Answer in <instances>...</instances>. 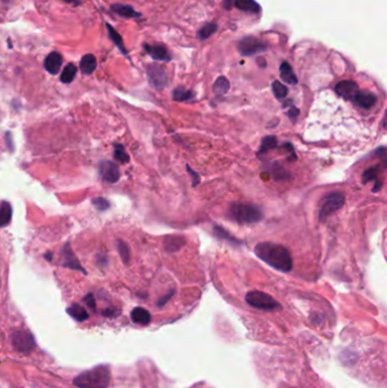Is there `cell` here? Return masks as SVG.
Instances as JSON below:
<instances>
[{"instance_id": "obj_1", "label": "cell", "mask_w": 387, "mask_h": 388, "mask_svg": "<svg viewBox=\"0 0 387 388\" xmlns=\"http://www.w3.org/2000/svg\"><path fill=\"white\" fill-rule=\"evenodd\" d=\"M254 253L262 261L282 272H291L293 261L290 251L281 244L261 242L254 248Z\"/></svg>"}, {"instance_id": "obj_2", "label": "cell", "mask_w": 387, "mask_h": 388, "mask_svg": "<svg viewBox=\"0 0 387 388\" xmlns=\"http://www.w3.org/2000/svg\"><path fill=\"white\" fill-rule=\"evenodd\" d=\"M78 388H107L110 384V369L108 366H98L79 373L73 380Z\"/></svg>"}, {"instance_id": "obj_3", "label": "cell", "mask_w": 387, "mask_h": 388, "mask_svg": "<svg viewBox=\"0 0 387 388\" xmlns=\"http://www.w3.org/2000/svg\"><path fill=\"white\" fill-rule=\"evenodd\" d=\"M227 216L230 217V219L241 225L259 223L264 218L260 208L251 203L241 202H234L231 204L229 211H227Z\"/></svg>"}, {"instance_id": "obj_4", "label": "cell", "mask_w": 387, "mask_h": 388, "mask_svg": "<svg viewBox=\"0 0 387 388\" xmlns=\"http://www.w3.org/2000/svg\"><path fill=\"white\" fill-rule=\"evenodd\" d=\"M245 301L249 306L265 311H272L281 308L279 303L274 297L267 293L260 292V291H252L245 295Z\"/></svg>"}, {"instance_id": "obj_5", "label": "cell", "mask_w": 387, "mask_h": 388, "mask_svg": "<svg viewBox=\"0 0 387 388\" xmlns=\"http://www.w3.org/2000/svg\"><path fill=\"white\" fill-rule=\"evenodd\" d=\"M345 197L340 192H331L324 196L321 201V207L319 210V220L325 221L330 214L336 213L344 206Z\"/></svg>"}, {"instance_id": "obj_6", "label": "cell", "mask_w": 387, "mask_h": 388, "mask_svg": "<svg viewBox=\"0 0 387 388\" xmlns=\"http://www.w3.org/2000/svg\"><path fill=\"white\" fill-rule=\"evenodd\" d=\"M12 344L17 352L29 354L36 348V341L30 331L16 330L12 334Z\"/></svg>"}, {"instance_id": "obj_7", "label": "cell", "mask_w": 387, "mask_h": 388, "mask_svg": "<svg viewBox=\"0 0 387 388\" xmlns=\"http://www.w3.org/2000/svg\"><path fill=\"white\" fill-rule=\"evenodd\" d=\"M266 49H267V44L253 37L244 38L238 43V51L243 56H252V55L260 54Z\"/></svg>"}, {"instance_id": "obj_8", "label": "cell", "mask_w": 387, "mask_h": 388, "mask_svg": "<svg viewBox=\"0 0 387 388\" xmlns=\"http://www.w3.org/2000/svg\"><path fill=\"white\" fill-rule=\"evenodd\" d=\"M99 174L103 181L109 183V184H114V183L118 182L120 177L119 168L117 167L116 164H114L113 161L109 160H102L99 165Z\"/></svg>"}, {"instance_id": "obj_9", "label": "cell", "mask_w": 387, "mask_h": 388, "mask_svg": "<svg viewBox=\"0 0 387 388\" xmlns=\"http://www.w3.org/2000/svg\"><path fill=\"white\" fill-rule=\"evenodd\" d=\"M61 266H63L64 268L77 270V272H81L84 273V275H86L85 269L83 268L82 265L78 261V259L77 258V255L74 254L73 251H72L70 242H67V243L64 245V248L61 249Z\"/></svg>"}, {"instance_id": "obj_10", "label": "cell", "mask_w": 387, "mask_h": 388, "mask_svg": "<svg viewBox=\"0 0 387 388\" xmlns=\"http://www.w3.org/2000/svg\"><path fill=\"white\" fill-rule=\"evenodd\" d=\"M148 76H149L150 84L157 89H162L167 85L168 78L166 71L159 65L148 66Z\"/></svg>"}, {"instance_id": "obj_11", "label": "cell", "mask_w": 387, "mask_h": 388, "mask_svg": "<svg viewBox=\"0 0 387 388\" xmlns=\"http://www.w3.org/2000/svg\"><path fill=\"white\" fill-rule=\"evenodd\" d=\"M359 91L358 84L353 81H342L335 86V92L344 100H352Z\"/></svg>"}, {"instance_id": "obj_12", "label": "cell", "mask_w": 387, "mask_h": 388, "mask_svg": "<svg viewBox=\"0 0 387 388\" xmlns=\"http://www.w3.org/2000/svg\"><path fill=\"white\" fill-rule=\"evenodd\" d=\"M144 50L149 54V56L158 61H169L172 59L171 55L162 44H144Z\"/></svg>"}, {"instance_id": "obj_13", "label": "cell", "mask_w": 387, "mask_h": 388, "mask_svg": "<svg viewBox=\"0 0 387 388\" xmlns=\"http://www.w3.org/2000/svg\"><path fill=\"white\" fill-rule=\"evenodd\" d=\"M61 64H63V57H61L59 53H56V51L50 53L46 59H44V68L51 75H56L59 72Z\"/></svg>"}, {"instance_id": "obj_14", "label": "cell", "mask_w": 387, "mask_h": 388, "mask_svg": "<svg viewBox=\"0 0 387 388\" xmlns=\"http://www.w3.org/2000/svg\"><path fill=\"white\" fill-rule=\"evenodd\" d=\"M352 101H353L355 105L359 107V108L370 109L376 105V102H377V98H376V96L371 95V93L359 91L357 95L354 96V98L352 99Z\"/></svg>"}, {"instance_id": "obj_15", "label": "cell", "mask_w": 387, "mask_h": 388, "mask_svg": "<svg viewBox=\"0 0 387 388\" xmlns=\"http://www.w3.org/2000/svg\"><path fill=\"white\" fill-rule=\"evenodd\" d=\"M110 9H112L114 13L118 14V15H120L122 17H125V19H134V17L141 16L140 13H137L136 10H134L133 7H131L129 5L115 3V5L110 6Z\"/></svg>"}, {"instance_id": "obj_16", "label": "cell", "mask_w": 387, "mask_h": 388, "mask_svg": "<svg viewBox=\"0 0 387 388\" xmlns=\"http://www.w3.org/2000/svg\"><path fill=\"white\" fill-rule=\"evenodd\" d=\"M131 319L133 320V323L139 325H148L151 321V314L148 310L143 309V308H134L131 312Z\"/></svg>"}, {"instance_id": "obj_17", "label": "cell", "mask_w": 387, "mask_h": 388, "mask_svg": "<svg viewBox=\"0 0 387 388\" xmlns=\"http://www.w3.org/2000/svg\"><path fill=\"white\" fill-rule=\"evenodd\" d=\"M279 74H281V78L283 81L288 83V84L295 85L298 83V78H296L294 72H293L291 65L286 63V61L282 63L281 67H279Z\"/></svg>"}, {"instance_id": "obj_18", "label": "cell", "mask_w": 387, "mask_h": 388, "mask_svg": "<svg viewBox=\"0 0 387 388\" xmlns=\"http://www.w3.org/2000/svg\"><path fill=\"white\" fill-rule=\"evenodd\" d=\"M79 68H81L83 74L91 75L97 68L96 57L93 56V55H90V54L83 56V58L81 59V63H79Z\"/></svg>"}, {"instance_id": "obj_19", "label": "cell", "mask_w": 387, "mask_h": 388, "mask_svg": "<svg viewBox=\"0 0 387 388\" xmlns=\"http://www.w3.org/2000/svg\"><path fill=\"white\" fill-rule=\"evenodd\" d=\"M378 173H379V166H374V167L367 169V171L364 173V175H362V183H364V184L371 181H376L375 182L376 186L374 188V190H372L374 192H377V190H381V183L377 182Z\"/></svg>"}, {"instance_id": "obj_20", "label": "cell", "mask_w": 387, "mask_h": 388, "mask_svg": "<svg viewBox=\"0 0 387 388\" xmlns=\"http://www.w3.org/2000/svg\"><path fill=\"white\" fill-rule=\"evenodd\" d=\"M13 214V209L9 202L2 201L0 204V227H6L10 223Z\"/></svg>"}, {"instance_id": "obj_21", "label": "cell", "mask_w": 387, "mask_h": 388, "mask_svg": "<svg viewBox=\"0 0 387 388\" xmlns=\"http://www.w3.org/2000/svg\"><path fill=\"white\" fill-rule=\"evenodd\" d=\"M67 313L77 321H84L89 318V313L86 312L84 308L77 303L72 304V306L68 308Z\"/></svg>"}, {"instance_id": "obj_22", "label": "cell", "mask_w": 387, "mask_h": 388, "mask_svg": "<svg viewBox=\"0 0 387 388\" xmlns=\"http://www.w3.org/2000/svg\"><path fill=\"white\" fill-rule=\"evenodd\" d=\"M234 5L236 8L245 12L259 13L260 12V6L258 5L254 0H235Z\"/></svg>"}, {"instance_id": "obj_23", "label": "cell", "mask_w": 387, "mask_h": 388, "mask_svg": "<svg viewBox=\"0 0 387 388\" xmlns=\"http://www.w3.org/2000/svg\"><path fill=\"white\" fill-rule=\"evenodd\" d=\"M185 243L184 237L169 236L165 240V249L168 252H175L181 249Z\"/></svg>"}, {"instance_id": "obj_24", "label": "cell", "mask_w": 387, "mask_h": 388, "mask_svg": "<svg viewBox=\"0 0 387 388\" xmlns=\"http://www.w3.org/2000/svg\"><path fill=\"white\" fill-rule=\"evenodd\" d=\"M107 30H108V34L110 37V39L114 41V43L116 44L117 48L122 51L124 55L127 54V50L125 49V47H124V42H123V39L122 37L119 36V33L117 32V31L114 29L112 25H109V24H107Z\"/></svg>"}, {"instance_id": "obj_25", "label": "cell", "mask_w": 387, "mask_h": 388, "mask_svg": "<svg viewBox=\"0 0 387 388\" xmlns=\"http://www.w3.org/2000/svg\"><path fill=\"white\" fill-rule=\"evenodd\" d=\"M230 90V82L225 76H219L213 84V91L217 96H223Z\"/></svg>"}, {"instance_id": "obj_26", "label": "cell", "mask_w": 387, "mask_h": 388, "mask_svg": "<svg viewBox=\"0 0 387 388\" xmlns=\"http://www.w3.org/2000/svg\"><path fill=\"white\" fill-rule=\"evenodd\" d=\"M213 230V234H215L218 238H220V240H226V241H229V242H231V243H233V244H241V242L238 241L237 238H235L234 236H232V235H231L229 232H227L226 230H224L223 227L218 226V225H215Z\"/></svg>"}, {"instance_id": "obj_27", "label": "cell", "mask_w": 387, "mask_h": 388, "mask_svg": "<svg viewBox=\"0 0 387 388\" xmlns=\"http://www.w3.org/2000/svg\"><path fill=\"white\" fill-rule=\"evenodd\" d=\"M77 72V66L73 64H68L66 67L64 68V71L61 72L60 81L63 83H66V84H68V83H72L73 82V79L75 78Z\"/></svg>"}, {"instance_id": "obj_28", "label": "cell", "mask_w": 387, "mask_h": 388, "mask_svg": "<svg viewBox=\"0 0 387 388\" xmlns=\"http://www.w3.org/2000/svg\"><path fill=\"white\" fill-rule=\"evenodd\" d=\"M116 247H117V251H118L120 258H122V260H123V262L125 263V265H129L130 257H131L129 245H127L125 242L122 240H117Z\"/></svg>"}, {"instance_id": "obj_29", "label": "cell", "mask_w": 387, "mask_h": 388, "mask_svg": "<svg viewBox=\"0 0 387 388\" xmlns=\"http://www.w3.org/2000/svg\"><path fill=\"white\" fill-rule=\"evenodd\" d=\"M193 92L189 91V90H186L184 88H176L174 90V92H173V99L175 100V101H188V100L192 99L193 98Z\"/></svg>"}, {"instance_id": "obj_30", "label": "cell", "mask_w": 387, "mask_h": 388, "mask_svg": "<svg viewBox=\"0 0 387 388\" xmlns=\"http://www.w3.org/2000/svg\"><path fill=\"white\" fill-rule=\"evenodd\" d=\"M217 31V24L215 23H207L199 30L198 37L200 40H206L213 36Z\"/></svg>"}, {"instance_id": "obj_31", "label": "cell", "mask_w": 387, "mask_h": 388, "mask_svg": "<svg viewBox=\"0 0 387 388\" xmlns=\"http://www.w3.org/2000/svg\"><path fill=\"white\" fill-rule=\"evenodd\" d=\"M114 155H115V158L118 160L119 162H122V164H126V162L130 161V155L127 152L125 151V149L122 144L119 143H115L114 144Z\"/></svg>"}, {"instance_id": "obj_32", "label": "cell", "mask_w": 387, "mask_h": 388, "mask_svg": "<svg viewBox=\"0 0 387 388\" xmlns=\"http://www.w3.org/2000/svg\"><path fill=\"white\" fill-rule=\"evenodd\" d=\"M271 89H272V92H274L275 97L277 99H284L286 96H288V88H286L285 85H283L281 82L278 81H274L272 82V85H271Z\"/></svg>"}, {"instance_id": "obj_33", "label": "cell", "mask_w": 387, "mask_h": 388, "mask_svg": "<svg viewBox=\"0 0 387 388\" xmlns=\"http://www.w3.org/2000/svg\"><path fill=\"white\" fill-rule=\"evenodd\" d=\"M276 147H277V140H276V136H266L261 142L260 150L259 151H260V154H264V152H267Z\"/></svg>"}, {"instance_id": "obj_34", "label": "cell", "mask_w": 387, "mask_h": 388, "mask_svg": "<svg viewBox=\"0 0 387 388\" xmlns=\"http://www.w3.org/2000/svg\"><path fill=\"white\" fill-rule=\"evenodd\" d=\"M91 203L93 204V207L99 211H105L108 209L110 206L109 201L106 200L105 197H93L91 200Z\"/></svg>"}, {"instance_id": "obj_35", "label": "cell", "mask_w": 387, "mask_h": 388, "mask_svg": "<svg viewBox=\"0 0 387 388\" xmlns=\"http://www.w3.org/2000/svg\"><path fill=\"white\" fill-rule=\"evenodd\" d=\"M84 302L86 303V306H88L90 309L96 311V300H95V296H93V294L89 293L88 295L84 297Z\"/></svg>"}, {"instance_id": "obj_36", "label": "cell", "mask_w": 387, "mask_h": 388, "mask_svg": "<svg viewBox=\"0 0 387 388\" xmlns=\"http://www.w3.org/2000/svg\"><path fill=\"white\" fill-rule=\"evenodd\" d=\"M186 169H188V172L190 173V174L192 175V178H193V186H195L196 184H199V182H200V177H199L198 173H195L194 171H192L191 167H190L189 165L186 166Z\"/></svg>"}, {"instance_id": "obj_37", "label": "cell", "mask_w": 387, "mask_h": 388, "mask_svg": "<svg viewBox=\"0 0 387 388\" xmlns=\"http://www.w3.org/2000/svg\"><path fill=\"white\" fill-rule=\"evenodd\" d=\"M288 115L291 117L292 120H294L299 115V109L295 108V107H291V108H290V110H289Z\"/></svg>"}, {"instance_id": "obj_38", "label": "cell", "mask_w": 387, "mask_h": 388, "mask_svg": "<svg viewBox=\"0 0 387 388\" xmlns=\"http://www.w3.org/2000/svg\"><path fill=\"white\" fill-rule=\"evenodd\" d=\"M173 293H174V291H173L172 293H168L167 295H166L165 297H162V299H161V300L159 301V302H158V306H164V304H165L166 302H167V301H168L169 299H171V297L173 296Z\"/></svg>"}, {"instance_id": "obj_39", "label": "cell", "mask_w": 387, "mask_h": 388, "mask_svg": "<svg viewBox=\"0 0 387 388\" xmlns=\"http://www.w3.org/2000/svg\"><path fill=\"white\" fill-rule=\"evenodd\" d=\"M44 259L48 260V261H51L53 260V252H48V253L44 254Z\"/></svg>"}, {"instance_id": "obj_40", "label": "cell", "mask_w": 387, "mask_h": 388, "mask_svg": "<svg viewBox=\"0 0 387 388\" xmlns=\"http://www.w3.org/2000/svg\"><path fill=\"white\" fill-rule=\"evenodd\" d=\"M231 0H224V6H225V8H227L229 9L230 8V6H231Z\"/></svg>"}, {"instance_id": "obj_41", "label": "cell", "mask_w": 387, "mask_h": 388, "mask_svg": "<svg viewBox=\"0 0 387 388\" xmlns=\"http://www.w3.org/2000/svg\"><path fill=\"white\" fill-rule=\"evenodd\" d=\"M65 2H73V1H75V0H64Z\"/></svg>"}]
</instances>
